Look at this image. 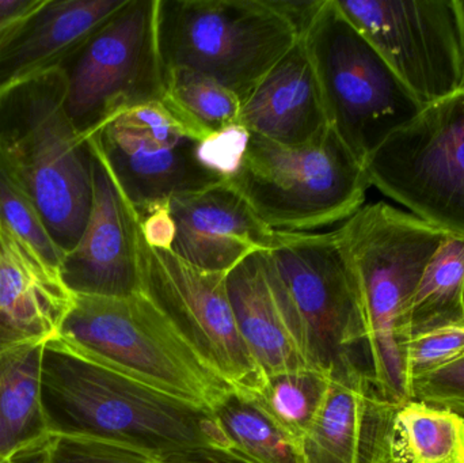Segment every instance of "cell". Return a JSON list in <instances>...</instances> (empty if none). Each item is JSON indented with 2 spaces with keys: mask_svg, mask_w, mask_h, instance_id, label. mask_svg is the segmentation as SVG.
Listing matches in <instances>:
<instances>
[{
  "mask_svg": "<svg viewBox=\"0 0 464 463\" xmlns=\"http://www.w3.org/2000/svg\"><path fill=\"white\" fill-rule=\"evenodd\" d=\"M41 388L52 435L108 440L155 459L200 446L230 448L211 410L149 388L59 334L44 345Z\"/></svg>",
  "mask_w": 464,
  "mask_h": 463,
  "instance_id": "6da1fadb",
  "label": "cell"
},
{
  "mask_svg": "<svg viewBox=\"0 0 464 463\" xmlns=\"http://www.w3.org/2000/svg\"><path fill=\"white\" fill-rule=\"evenodd\" d=\"M67 76L52 68L0 92V168L40 212L63 253L92 203V152L65 109Z\"/></svg>",
  "mask_w": 464,
  "mask_h": 463,
  "instance_id": "7a4b0ae2",
  "label": "cell"
},
{
  "mask_svg": "<svg viewBox=\"0 0 464 463\" xmlns=\"http://www.w3.org/2000/svg\"><path fill=\"white\" fill-rule=\"evenodd\" d=\"M265 258L305 364L334 383L372 385L362 293L338 230L276 231Z\"/></svg>",
  "mask_w": 464,
  "mask_h": 463,
  "instance_id": "3957f363",
  "label": "cell"
},
{
  "mask_svg": "<svg viewBox=\"0 0 464 463\" xmlns=\"http://www.w3.org/2000/svg\"><path fill=\"white\" fill-rule=\"evenodd\" d=\"M338 233L362 293L373 389L390 404H402L411 400V299L450 233L383 201L362 207Z\"/></svg>",
  "mask_w": 464,
  "mask_h": 463,
  "instance_id": "277c9868",
  "label": "cell"
},
{
  "mask_svg": "<svg viewBox=\"0 0 464 463\" xmlns=\"http://www.w3.org/2000/svg\"><path fill=\"white\" fill-rule=\"evenodd\" d=\"M59 336L127 377L212 410L232 391L144 294L73 295Z\"/></svg>",
  "mask_w": 464,
  "mask_h": 463,
  "instance_id": "5b68a950",
  "label": "cell"
},
{
  "mask_svg": "<svg viewBox=\"0 0 464 463\" xmlns=\"http://www.w3.org/2000/svg\"><path fill=\"white\" fill-rule=\"evenodd\" d=\"M267 227H324L356 214L371 187L365 166L330 128L321 141L286 147L251 133L239 171L226 181Z\"/></svg>",
  "mask_w": 464,
  "mask_h": 463,
  "instance_id": "8992f818",
  "label": "cell"
},
{
  "mask_svg": "<svg viewBox=\"0 0 464 463\" xmlns=\"http://www.w3.org/2000/svg\"><path fill=\"white\" fill-rule=\"evenodd\" d=\"M163 72L219 82L245 101L299 35L267 0H157Z\"/></svg>",
  "mask_w": 464,
  "mask_h": 463,
  "instance_id": "52a82bcc",
  "label": "cell"
},
{
  "mask_svg": "<svg viewBox=\"0 0 464 463\" xmlns=\"http://www.w3.org/2000/svg\"><path fill=\"white\" fill-rule=\"evenodd\" d=\"M330 128L365 166L424 106L335 5L324 0L303 34Z\"/></svg>",
  "mask_w": 464,
  "mask_h": 463,
  "instance_id": "ba28073f",
  "label": "cell"
},
{
  "mask_svg": "<svg viewBox=\"0 0 464 463\" xmlns=\"http://www.w3.org/2000/svg\"><path fill=\"white\" fill-rule=\"evenodd\" d=\"M62 68L65 109L86 140L119 114L162 102L157 0H127Z\"/></svg>",
  "mask_w": 464,
  "mask_h": 463,
  "instance_id": "9c48e42d",
  "label": "cell"
},
{
  "mask_svg": "<svg viewBox=\"0 0 464 463\" xmlns=\"http://www.w3.org/2000/svg\"><path fill=\"white\" fill-rule=\"evenodd\" d=\"M371 185L413 215L464 236V92L425 106L365 162Z\"/></svg>",
  "mask_w": 464,
  "mask_h": 463,
  "instance_id": "30bf717a",
  "label": "cell"
},
{
  "mask_svg": "<svg viewBox=\"0 0 464 463\" xmlns=\"http://www.w3.org/2000/svg\"><path fill=\"white\" fill-rule=\"evenodd\" d=\"M141 293L185 342L235 391L253 393L264 381L240 336L226 275L207 272L139 238Z\"/></svg>",
  "mask_w": 464,
  "mask_h": 463,
  "instance_id": "8fae6325",
  "label": "cell"
},
{
  "mask_svg": "<svg viewBox=\"0 0 464 463\" xmlns=\"http://www.w3.org/2000/svg\"><path fill=\"white\" fill-rule=\"evenodd\" d=\"M87 141L139 217L225 182L198 163L200 140L162 102L119 114Z\"/></svg>",
  "mask_w": 464,
  "mask_h": 463,
  "instance_id": "7c38bea8",
  "label": "cell"
},
{
  "mask_svg": "<svg viewBox=\"0 0 464 463\" xmlns=\"http://www.w3.org/2000/svg\"><path fill=\"white\" fill-rule=\"evenodd\" d=\"M422 106L462 92L455 0H335Z\"/></svg>",
  "mask_w": 464,
  "mask_h": 463,
  "instance_id": "4fadbf2b",
  "label": "cell"
},
{
  "mask_svg": "<svg viewBox=\"0 0 464 463\" xmlns=\"http://www.w3.org/2000/svg\"><path fill=\"white\" fill-rule=\"evenodd\" d=\"M90 149L92 209L78 244L63 256L60 277L72 295L130 298L143 294L139 260L140 217L100 155Z\"/></svg>",
  "mask_w": 464,
  "mask_h": 463,
  "instance_id": "5bb4252c",
  "label": "cell"
},
{
  "mask_svg": "<svg viewBox=\"0 0 464 463\" xmlns=\"http://www.w3.org/2000/svg\"><path fill=\"white\" fill-rule=\"evenodd\" d=\"M170 211L177 228L171 252L203 271L227 275L275 239L276 231L226 181L173 198Z\"/></svg>",
  "mask_w": 464,
  "mask_h": 463,
  "instance_id": "9a60e30c",
  "label": "cell"
},
{
  "mask_svg": "<svg viewBox=\"0 0 464 463\" xmlns=\"http://www.w3.org/2000/svg\"><path fill=\"white\" fill-rule=\"evenodd\" d=\"M239 124L286 147L310 146L329 133L321 87L302 38L243 101Z\"/></svg>",
  "mask_w": 464,
  "mask_h": 463,
  "instance_id": "2e32d148",
  "label": "cell"
},
{
  "mask_svg": "<svg viewBox=\"0 0 464 463\" xmlns=\"http://www.w3.org/2000/svg\"><path fill=\"white\" fill-rule=\"evenodd\" d=\"M127 0H45L0 48V92L63 67Z\"/></svg>",
  "mask_w": 464,
  "mask_h": 463,
  "instance_id": "e0dca14e",
  "label": "cell"
},
{
  "mask_svg": "<svg viewBox=\"0 0 464 463\" xmlns=\"http://www.w3.org/2000/svg\"><path fill=\"white\" fill-rule=\"evenodd\" d=\"M72 302L59 272L0 227V350L56 336Z\"/></svg>",
  "mask_w": 464,
  "mask_h": 463,
  "instance_id": "ac0fdd59",
  "label": "cell"
},
{
  "mask_svg": "<svg viewBox=\"0 0 464 463\" xmlns=\"http://www.w3.org/2000/svg\"><path fill=\"white\" fill-rule=\"evenodd\" d=\"M394 407L371 383H330L302 440L304 463H389L387 439Z\"/></svg>",
  "mask_w": 464,
  "mask_h": 463,
  "instance_id": "d6986e66",
  "label": "cell"
},
{
  "mask_svg": "<svg viewBox=\"0 0 464 463\" xmlns=\"http://www.w3.org/2000/svg\"><path fill=\"white\" fill-rule=\"evenodd\" d=\"M226 285L240 336L262 375L308 367L278 306L265 252L237 264L226 275Z\"/></svg>",
  "mask_w": 464,
  "mask_h": 463,
  "instance_id": "ffe728a7",
  "label": "cell"
},
{
  "mask_svg": "<svg viewBox=\"0 0 464 463\" xmlns=\"http://www.w3.org/2000/svg\"><path fill=\"white\" fill-rule=\"evenodd\" d=\"M44 345L27 342L0 350V462L51 439L41 388Z\"/></svg>",
  "mask_w": 464,
  "mask_h": 463,
  "instance_id": "44dd1931",
  "label": "cell"
},
{
  "mask_svg": "<svg viewBox=\"0 0 464 463\" xmlns=\"http://www.w3.org/2000/svg\"><path fill=\"white\" fill-rule=\"evenodd\" d=\"M389 463H464V416L419 400L395 405Z\"/></svg>",
  "mask_w": 464,
  "mask_h": 463,
  "instance_id": "7402d4cb",
  "label": "cell"
},
{
  "mask_svg": "<svg viewBox=\"0 0 464 463\" xmlns=\"http://www.w3.org/2000/svg\"><path fill=\"white\" fill-rule=\"evenodd\" d=\"M411 337L464 325V236L449 234L430 257L409 312Z\"/></svg>",
  "mask_w": 464,
  "mask_h": 463,
  "instance_id": "603a6c76",
  "label": "cell"
},
{
  "mask_svg": "<svg viewBox=\"0 0 464 463\" xmlns=\"http://www.w3.org/2000/svg\"><path fill=\"white\" fill-rule=\"evenodd\" d=\"M230 448L256 463H304L302 443L273 421L247 394L232 389L212 408Z\"/></svg>",
  "mask_w": 464,
  "mask_h": 463,
  "instance_id": "cb8c5ba5",
  "label": "cell"
},
{
  "mask_svg": "<svg viewBox=\"0 0 464 463\" xmlns=\"http://www.w3.org/2000/svg\"><path fill=\"white\" fill-rule=\"evenodd\" d=\"M163 105L198 140L239 124L242 101L219 82L188 71L165 72Z\"/></svg>",
  "mask_w": 464,
  "mask_h": 463,
  "instance_id": "d4e9b609",
  "label": "cell"
},
{
  "mask_svg": "<svg viewBox=\"0 0 464 463\" xmlns=\"http://www.w3.org/2000/svg\"><path fill=\"white\" fill-rule=\"evenodd\" d=\"M332 381L311 369L269 375L253 393H245L289 435L302 443L318 416Z\"/></svg>",
  "mask_w": 464,
  "mask_h": 463,
  "instance_id": "484cf974",
  "label": "cell"
},
{
  "mask_svg": "<svg viewBox=\"0 0 464 463\" xmlns=\"http://www.w3.org/2000/svg\"><path fill=\"white\" fill-rule=\"evenodd\" d=\"M0 227L44 265L59 272L63 250L49 233L40 212L21 188L0 168Z\"/></svg>",
  "mask_w": 464,
  "mask_h": 463,
  "instance_id": "4316f807",
  "label": "cell"
},
{
  "mask_svg": "<svg viewBox=\"0 0 464 463\" xmlns=\"http://www.w3.org/2000/svg\"><path fill=\"white\" fill-rule=\"evenodd\" d=\"M49 463H157L149 454L108 440L53 434Z\"/></svg>",
  "mask_w": 464,
  "mask_h": 463,
  "instance_id": "83f0119b",
  "label": "cell"
},
{
  "mask_svg": "<svg viewBox=\"0 0 464 463\" xmlns=\"http://www.w3.org/2000/svg\"><path fill=\"white\" fill-rule=\"evenodd\" d=\"M464 355V325L447 326L411 337L408 348L411 382Z\"/></svg>",
  "mask_w": 464,
  "mask_h": 463,
  "instance_id": "f1b7e54d",
  "label": "cell"
},
{
  "mask_svg": "<svg viewBox=\"0 0 464 463\" xmlns=\"http://www.w3.org/2000/svg\"><path fill=\"white\" fill-rule=\"evenodd\" d=\"M250 136L251 133L243 125H230L198 141L196 158L206 170L228 181L242 166Z\"/></svg>",
  "mask_w": 464,
  "mask_h": 463,
  "instance_id": "f546056e",
  "label": "cell"
},
{
  "mask_svg": "<svg viewBox=\"0 0 464 463\" xmlns=\"http://www.w3.org/2000/svg\"><path fill=\"white\" fill-rule=\"evenodd\" d=\"M411 399L464 416V355L411 382Z\"/></svg>",
  "mask_w": 464,
  "mask_h": 463,
  "instance_id": "4dcf8cb0",
  "label": "cell"
},
{
  "mask_svg": "<svg viewBox=\"0 0 464 463\" xmlns=\"http://www.w3.org/2000/svg\"><path fill=\"white\" fill-rule=\"evenodd\" d=\"M140 230L144 241L152 249L171 250L177 228L171 215L170 203L155 207L140 217Z\"/></svg>",
  "mask_w": 464,
  "mask_h": 463,
  "instance_id": "1f68e13d",
  "label": "cell"
},
{
  "mask_svg": "<svg viewBox=\"0 0 464 463\" xmlns=\"http://www.w3.org/2000/svg\"><path fill=\"white\" fill-rule=\"evenodd\" d=\"M157 463H256L232 448L223 446H200L171 454Z\"/></svg>",
  "mask_w": 464,
  "mask_h": 463,
  "instance_id": "d6a6232c",
  "label": "cell"
},
{
  "mask_svg": "<svg viewBox=\"0 0 464 463\" xmlns=\"http://www.w3.org/2000/svg\"><path fill=\"white\" fill-rule=\"evenodd\" d=\"M324 2V0H267L270 7L294 27L299 38L307 32Z\"/></svg>",
  "mask_w": 464,
  "mask_h": 463,
  "instance_id": "836d02e7",
  "label": "cell"
},
{
  "mask_svg": "<svg viewBox=\"0 0 464 463\" xmlns=\"http://www.w3.org/2000/svg\"><path fill=\"white\" fill-rule=\"evenodd\" d=\"M45 0H0V29L15 26L34 15Z\"/></svg>",
  "mask_w": 464,
  "mask_h": 463,
  "instance_id": "e575fe53",
  "label": "cell"
},
{
  "mask_svg": "<svg viewBox=\"0 0 464 463\" xmlns=\"http://www.w3.org/2000/svg\"><path fill=\"white\" fill-rule=\"evenodd\" d=\"M49 442L15 454L2 463H49Z\"/></svg>",
  "mask_w": 464,
  "mask_h": 463,
  "instance_id": "d590c367",
  "label": "cell"
},
{
  "mask_svg": "<svg viewBox=\"0 0 464 463\" xmlns=\"http://www.w3.org/2000/svg\"><path fill=\"white\" fill-rule=\"evenodd\" d=\"M457 3L458 18L460 30V67H462V92H464V0H455Z\"/></svg>",
  "mask_w": 464,
  "mask_h": 463,
  "instance_id": "8d00e7d4",
  "label": "cell"
},
{
  "mask_svg": "<svg viewBox=\"0 0 464 463\" xmlns=\"http://www.w3.org/2000/svg\"><path fill=\"white\" fill-rule=\"evenodd\" d=\"M22 24H24V22H22ZM22 24H15V26L7 27V29H0V48H2V46L5 45V41H7L8 38H10L11 35H13L14 33L19 29V26H21Z\"/></svg>",
  "mask_w": 464,
  "mask_h": 463,
  "instance_id": "74e56055",
  "label": "cell"
},
{
  "mask_svg": "<svg viewBox=\"0 0 464 463\" xmlns=\"http://www.w3.org/2000/svg\"><path fill=\"white\" fill-rule=\"evenodd\" d=\"M0 463H2V462H0Z\"/></svg>",
  "mask_w": 464,
  "mask_h": 463,
  "instance_id": "f35d334b",
  "label": "cell"
}]
</instances>
